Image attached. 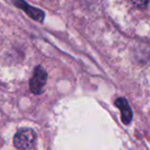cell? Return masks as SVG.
<instances>
[{
    "label": "cell",
    "instance_id": "277c9868",
    "mask_svg": "<svg viewBox=\"0 0 150 150\" xmlns=\"http://www.w3.org/2000/svg\"><path fill=\"white\" fill-rule=\"evenodd\" d=\"M115 106H117L122 111V120L124 124L128 125L131 122V120L133 117V113H132V109H131L130 105H129L127 99L125 98H119L115 101Z\"/></svg>",
    "mask_w": 150,
    "mask_h": 150
},
{
    "label": "cell",
    "instance_id": "3957f363",
    "mask_svg": "<svg viewBox=\"0 0 150 150\" xmlns=\"http://www.w3.org/2000/svg\"><path fill=\"white\" fill-rule=\"evenodd\" d=\"M14 4H16L18 7H20L22 10H24V11L26 12L29 16H31L33 20L37 21V22H42V21L44 20L45 13H44L41 9H38V8H36V7L30 6L25 0H16Z\"/></svg>",
    "mask_w": 150,
    "mask_h": 150
},
{
    "label": "cell",
    "instance_id": "7a4b0ae2",
    "mask_svg": "<svg viewBox=\"0 0 150 150\" xmlns=\"http://www.w3.org/2000/svg\"><path fill=\"white\" fill-rule=\"evenodd\" d=\"M47 81V73L42 67L38 65L34 71L33 77L30 81V89L34 94H40Z\"/></svg>",
    "mask_w": 150,
    "mask_h": 150
},
{
    "label": "cell",
    "instance_id": "5b68a950",
    "mask_svg": "<svg viewBox=\"0 0 150 150\" xmlns=\"http://www.w3.org/2000/svg\"><path fill=\"white\" fill-rule=\"evenodd\" d=\"M131 2L137 7H146L149 3V0H131Z\"/></svg>",
    "mask_w": 150,
    "mask_h": 150
},
{
    "label": "cell",
    "instance_id": "6da1fadb",
    "mask_svg": "<svg viewBox=\"0 0 150 150\" xmlns=\"http://www.w3.org/2000/svg\"><path fill=\"white\" fill-rule=\"evenodd\" d=\"M36 140V133L32 129L18 131L13 138L14 146L21 150H27L33 146Z\"/></svg>",
    "mask_w": 150,
    "mask_h": 150
}]
</instances>
